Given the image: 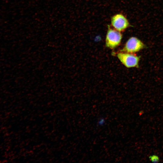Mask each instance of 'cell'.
<instances>
[{
  "instance_id": "4",
  "label": "cell",
  "mask_w": 163,
  "mask_h": 163,
  "mask_svg": "<svg viewBox=\"0 0 163 163\" xmlns=\"http://www.w3.org/2000/svg\"><path fill=\"white\" fill-rule=\"evenodd\" d=\"M111 23L114 29L121 32L124 31L130 26L126 18L122 14L120 13L112 17Z\"/></svg>"
},
{
  "instance_id": "3",
  "label": "cell",
  "mask_w": 163,
  "mask_h": 163,
  "mask_svg": "<svg viewBox=\"0 0 163 163\" xmlns=\"http://www.w3.org/2000/svg\"><path fill=\"white\" fill-rule=\"evenodd\" d=\"M117 56L120 61L126 67H139L141 57L135 53L120 52L117 54Z\"/></svg>"
},
{
  "instance_id": "2",
  "label": "cell",
  "mask_w": 163,
  "mask_h": 163,
  "mask_svg": "<svg viewBox=\"0 0 163 163\" xmlns=\"http://www.w3.org/2000/svg\"><path fill=\"white\" fill-rule=\"evenodd\" d=\"M147 47L146 45L140 40L136 37H132L127 40L120 51L135 53Z\"/></svg>"
},
{
  "instance_id": "6",
  "label": "cell",
  "mask_w": 163,
  "mask_h": 163,
  "mask_svg": "<svg viewBox=\"0 0 163 163\" xmlns=\"http://www.w3.org/2000/svg\"><path fill=\"white\" fill-rule=\"evenodd\" d=\"M105 120L103 118L100 119L98 122V124L99 125H102L104 123Z\"/></svg>"
},
{
  "instance_id": "5",
  "label": "cell",
  "mask_w": 163,
  "mask_h": 163,
  "mask_svg": "<svg viewBox=\"0 0 163 163\" xmlns=\"http://www.w3.org/2000/svg\"><path fill=\"white\" fill-rule=\"evenodd\" d=\"M149 158L150 160L153 162H158L160 160L158 156L155 155H150Z\"/></svg>"
},
{
  "instance_id": "1",
  "label": "cell",
  "mask_w": 163,
  "mask_h": 163,
  "mask_svg": "<svg viewBox=\"0 0 163 163\" xmlns=\"http://www.w3.org/2000/svg\"><path fill=\"white\" fill-rule=\"evenodd\" d=\"M122 38L121 32L108 25L105 39L106 47L110 49H114L120 44Z\"/></svg>"
}]
</instances>
